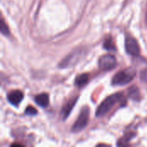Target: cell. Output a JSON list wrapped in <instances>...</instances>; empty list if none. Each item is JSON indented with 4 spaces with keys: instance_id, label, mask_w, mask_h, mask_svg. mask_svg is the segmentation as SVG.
<instances>
[{
    "instance_id": "9",
    "label": "cell",
    "mask_w": 147,
    "mask_h": 147,
    "mask_svg": "<svg viewBox=\"0 0 147 147\" xmlns=\"http://www.w3.org/2000/svg\"><path fill=\"white\" fill-rule=\"evenodd\" d=\"M34 102L40 107L42 108H46L48 103H49V97H48V95L46 94V93H42V94H40V95H37L35 97H34Z\"/></svg>"
},
{
    "instance_id": "13",
    "label": "cell",
    "mask_w": 147,
    "mask_h": 147,
    "mask_svg": "<svg viewBox=\"0 0 147 147\" xmlns=\"http://www.w3.org/2000/svg\"><path fill=\"white\" fill-rule=\"evenodd\" d=\"M0 30H1V33L3 34V35H9V28L6 25V23L4 22L3 19L1 20V25H0Z\"/></svg>"
},
{
    "instance_id": "3",
    "label": "cell",
    "mask_w": 147,
    "mask_h": 147,
    "mask_svg": "<svg viewBox=\"0 0 147 147\" xmlns=\"http://www.w3.org/2000/svg\"><path fill=\"white\" fill-rule=\"evenodd\" d=\"M84 53H85V51L83 48L74 50L72 53H71L69 55H67L59 64V68H68V67H71V66L75 65L77 63H78L83 59V57L84 56Z\"/></svg>"
},
{
    "instance_id": "2",
    "label": "cell",
    "mask_w": 147,
    "mask_h": 147,
    "mask_svg": "<svg viewBox=\"0 0 147 147\" xmlns=\"http://www.w3.org/2000/svg\"><path fill=\"white\" fill-rule=\"evenodd\" d=\"M136 76V71L133 68H127L125 70L121 71L120 72L116 73L113 79L112 84L113 85H125L131 83Z\"/></svg>"
},
{
    "instance_id": "5",
    "label": "cell",
    "mask_w": 147,
    "mask_h": 147,
    "mask_svg": "<svg viewBox=\"0 0 147 147\" xmlns=\"http://www.w3.org/2000/svg\"><path fill=\"white\" fill-rule=\"evenodd\" d=\"M99 68L102 71H109L116 66V59L115 56L110 54H106L102 56L98 61Z\"/></svg>"
},
{
    "instance_id": "14",
    "label": "cell",
    "mask_w": 147,
    "mask_h": 147,
    "mask_svg": "<svg viewBox=\"0 0 147 147\" xmlns=\"http://www.w3.org/2000/svg\"><path fill=\"white\" fill-rule=\"evenodd\" d=\"M25 114L28 115H37V110L31 106H28L26 109H25Z\"/></svg>"
},
{
    "instance_id": "6",
    "label": "cell",
    "mask_w": 147,
    "mask_h": 147,
    "mask_svg": "<svg viewBox=\"0 0 147 147\" xmlns=\"http://www.w3.org/2000/svg\"><path fill=\"white\" fill-rule=\"evenodd\" d=\"M125 47L126 51L129 55L132 56H138L140 53V48L139 46L138 41L131 36H128L126 38L125 40Z\"/></svg>"
},
{
    "instance_id": "4",
    "label": "cell",
    "mask_w": 147,
    "mask_h": 147,
    "mask_svg": "<svg viewBox=\"0 0 147 147\" xmlns=\"http://www.w3.org/2000/svg\"><path fill=\"white\" fill-rule=\"evenodd\" d=\"M89 115H90V109L87 106H85L81 109L76 122L72 126L71 131L73 133H79L83 129H84L89 122Z\"/></svg>"
},
{
    "instance_id": "8",
    "label": "cell",
    "mask_w": 147,
    "mask_h": 147,
    "mask_svg": "<svg viewBox=\"0 0 147 147\" xmlns=\"http://www.w3.org/2000/svg\"><path fill=\"white\" fill-rule=\"evenodd\" d=\"M77 101H78V97L72 98V99H71V100L64 106V108H63L62 110H61V116H62V119H63V120H65V119L70 115V114H71L72 109L74 108V105H75L76 102H77Z\"/></svg>"
},
{
    "instance_id": "12",
    "label": "cell",
    "mask_w": 147,
    "mask_h": 147,
    "mask_svg": "<svg viewBox=\"0 0 147 147\" xmlns=\"http://www.w3.org/2000/svg\"><path fill=\"white\" fill-rule=\"evenodd\" d=\"M104 48L107 49V50H109V51L115 50V44H114L111 38H109L104 41Z\"/></svg>"
},
{
    "instance_id": "16",
    "label": "cell",
    "mask_w": 147,
    "mask_h": 147,
    "mask_svg": "<svg viewBox=\"0 0 147 147\" xmlns=\"http://www.w3.org/2000/svg\"><path fill=\"white\" fill-rule=\"evenodd\" d=\"M140 79L141 81L145 82L147 84V69H145L140 73Z\"/></svg>"
},
{
    "instance_id": "15",
    "label": "cell",
    "mask_w": 147,
    "mask_h": 147,
    "mask_svg": "<svg viewBox=\"0 0 147 147\" xmlns=\"http://www.w3.org/2000/svg\"><path fill=\"white\" fill-rule=\"evenodd\" d=\"M134 136V134H128V135H127V136H125L123 139H121L120 141H119V143H118V145H125V144H127L133 137Z\"/></svg>"
},
{
    "instance_id": "10",
    "label": "cell",
    "mask_w": 147,
    "mask_h": 147,
    "mask_svg": "<svg viewBox=\"0 0 147 147\" xmlns=\"http://www.w3.org/2000/svg\"><path fill=\"white\" fill-rule=\"evenodd\" d=\"M89 81V76L88 74H81L78 75L75 79V84L78 87H83Z\"/></svg>"
},
{
    "instance_id": "7",
    "label": "cell",
    "mask_w": 147,
    "mask_h": 147,
    "mask_svg": "<svg viewBox=\"0 0 147 147\" xmlns=\"http://www.w3.org/2000/svg\"><path fill=\"white\" fill-rule=\"evenodd\" d=\"M23 96H24V95H23V93L21 91V90H12V91H10L9 94H8V96H7V100H8V102L11 104V105H13V106H18L19 104H20V102L22 101V99H23Z\"/></svg>"
},
{
    "instance_id": "11",
    "label": "cell",
    "mask_w": 147,
    "mask_h": 147,
    "mask_svg": "<svg viewBox=\"0 0 147 147\" xmlns=\"http://www.w3.org/2000/svg\"><path fill=\"white\" fill-rule=\"evenodd\" d=\"M128 95L129 96L133 99V100H135V101H138L140 100V90L137 87L135 86H133L131 88L128 89Z\"/></svg>"
},
{
    "instance_id": "1",
    "label": "cell",
    "mask_w": 147,
    "mask_h": 147,
    "mask_svg": "<svg viewBox=\"0 0 147 147\" xmlns=\"http://www.w3.org/2000/svg\"><path fill=\"white\" fill-rule=\"evenodd\" d=\"M123 99L124 97L121 93H116V94L111 95L110 96H108L97 108L96 111V116L102 117L106 115L115 107V104L121 102Z\"/></svg>"
}]
</instances>
